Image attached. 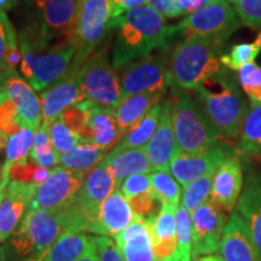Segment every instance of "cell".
<instances>
[{
  "mask_svg": "<svg viewBox=\"0 0 261 261\" xmlns=\"http://www.w3.org/2000/svg\"><path fill=\"white\" fill-rule=\"evenodd\" d=\"M108 29H116L117 35L113 47L112 63L115 69L140 57L151 55L158 48L166 47L178 32L168 27L165 17L143 6L110 19Z\"/></svg>",
  "mask_w": 261,
  "mask_h": 261,
  "instance_id": "obj_1",
  "label": "cell"
},
{
  "mask_svg": "<svg viewBox=\"0 0 261 261\" xmlns=\"http://www.w3.org/2000/svg\"><path fill=\"white\" fill-rule=\"evenodd\" d=\"M194 92L196 104L219 138L236 139L241 135L248 106L233 77L221 69Z\"/></svg>",
  "mask_w": 261,
  "mask_h": 261,
  "instance_id": "obj_2",
  "label": "cell"
},
{
  "mask_svg": "<svg viewBox=\"0 0 261 261\" xmlns=\"http://www.w3.org/2000/svg\"><path fill=\"white\" fill-rule=\"evenodd\" d=\"M64 232L57 212L31 208L0 248V261H33L54 246Z\"/></svg>",
  "mask_w": 261,
  "mask_h": 261,
  "instance_id": "obj_3",
  "label": "cell"
},
{
  "mask_svg": "<svg viewBox=\"0 0 261 261\" xmlns=\"http://www.w3.org/2000/svg\"><path fill=\"white\" fill-rule=\"evenodd\" d=\"M220 47L202 38H185L172 52L167 71L171 86L195 91L221 70Z\"/></svg>",
  "mask_w": 261,
  "mask_h": 261,
  "instance_id": "obj_4",
  "label": "cell"
},
{
  "mask_svg": "<svg viewBox=\"0 0 261 261\" xmlns=\"http://www.w3.org/2000/svg\"><path fill=\"white\" fill-rule=\"evenodd\" d=\"M169 102L179 154H203L220 144V138L192 98L172 86Z\"/></svg>",
  "mask_w": 261,
  "mask_h": 261,
  "instance_id": "obj_5",
  "label": "cell"
},
{
  "mask_svg": "<svg viewBox=\"0 0 261 261\" xmlns=\"http://www.w3.org/2000/svg\"><path fill=\"white\" fill-rule=\"evenodd\" d=\"M19 48L22 52V75L33 90L38 92H42L60 81L70 70L76 55L73 44L37 48L19 39Z\"/></svg>",
  "mask_w": 261,
  "mask_h": 261,
  "instance_id": "obj_6",
  "label": "cell"
},
{
  "mask_svg": "<svg viewBox=\"0 0 261 261\" xmlns=\"http://www.w3.org/2000/svg\"><path fill=\"white\" fill-rule=\"evenodd\" d=\"M40 22L19 35L32 46L50 47L57 44H73L75 22L80 0H34Z\"/></svg>",
  "mask_w": 261,
  "mask_h": 261,
  "instance_id": "obj_7",
  "label": "cell"
},
{
  "mask_svg": "<svg viewBox=\"0 0 261 261\" xmlns=\"http://www.w3.org/2000/svg\"><path fill=\"white\" fill-rule=\"evenodd\" d=\"M110 2L112 0H80L73 37V45L76 48L71 64L74 69H81L109 31Z\"/></svg>",
  "mask_w": 261,
  "mask_h": 261,
  "instance_id": "obj_8",
  "label": "cell"
},
{
  "mask_svg": "<svg viewBox=\"0 0 261 261\" xmlns=\"http://www.w3.org/2000/svg\"><path fill=\"white\" fill-rule=\"evenodd\" d=\"M240 27V18L226 0H212L210 4L182 19L175 29L185 38H202L223 45Z\"/></svg>",
  "mask_w": 261,
  "mask_h": 261,
  "instance_id": "obj_9",
  "label": "cell"
},
{
  "mask_svg": "<svg viewBox=\"0 0 261 261\" xmlns=\"http://www.w3.org/2000/svg\"><path fill=\"white\" fill-rule=\"evenodd\" d=\"M115 70L109 62L107 45L85 62L79 71V81L87 100L110 109L120 106L121 89Z\"/></svg>",
  "mask_w": 261,
  "mask_h": 261,
  "instance_id": "obj_10",
  "label": "cell"
},
{
  "mask_svg": "<svg viewBox=\"0 0 261 261\" xmlns=\"http://www.w3.org/2000/svg\"><path fill=\"white\" fill-rule=\"evenodd\" d=\"M167 67L162 56L140 57L116 69L122 99L146 92L165 93Z\"/></svg>",
  "mask_w": 261,
  "mask_h": 261,
  "instance_id": "obj_11",
  "label": "cell"
},
{
  "mask_svg": "<svg viewBox=\"0 0 261 261\" xmlns=\"http://www.w3.org/2000/svg\"><path fill=\"white\" fill-rule=\"evenodd\" d=\"M85 181L81 173L63 167L51 169L50 175L42 184L37 185L31 208L58 212L69 204Z\"/></svg>",
  "mask_w": 261,
  "mask_h": 261,
  "instance_id": "obj_12",
  "label": "cell"
},
{
  "mask_svg": "<svg viewBox=\"0 0 261 261\" xmlns=\"http://www.w3.org/2000/svg\"><path fill=\"white\" fill-rule=\"evenodd\" d=\"M192 259L213 255L219 252L226 219L211 198L191 214Z\"/></svg>",
  "mask_w": 261,
  "mask_h": 261,
  "instance_id": "obj_13",
  "label": "cell"
},
{
  "mask_svg": "<svg viewBox=\"0 0 261 261\" xmlns=\"http://www.w3.org/2000/svg\"><path fill=\"white\" fill-rule=\"evenodd\" d=\"M0 91L15 104L21 127L35 130L40 126L42 120L40 98L16 70H0Z\"/></svg>",
  "mask_w": 261,
  "mask_h": 261,
  "instance_id": "obj_14",
  "label": "cell"
},
{
  "mask_svg": "<svg viewBox=\"0 0 261 261\" xmlns=\"http://www.w3.org/2000/svg\"><path fill=\"white\" fill-rule=\"evenodd\" d=\"M79 71L70 68L60 81L40 93L42 121L51 123L67 108L86 100L80 86Z\"/></svg>",
  "mask_w": 261,
  "mask_h": 261,
  "instance_id": "obj_15",
  "label": "cell"
},
{
  "mask_svg": "<svg viewBox=\"0 0 261 261\" xmlns=\"http://www.w3.org/2000/svg\"><path fill=\"white\" fill-rule=\"evenodd\" d=\"M228 156H231L230 150L224 144H219L203 154L185 155L177 152L169 166V172L185 188L196 179L208 173H214Z\"/></svg>",
  "mask_w": 261,
  "mask_h": 261,
  "instance_id": "obj_16",
  "label": "cell"
},
{
  "mask_svg": "<svg viewBox=\"0 0 261 261\" xmlns=\"http://www.w3.org/2000/svg\"><path fill=\"white\" fill-rule=\"evenodd\" d=\"M34 184L10 181L0 203V244L4 243L23 219L34 198Z\"/></svg>",
  "mask_w": 261,
  "mask_h": 261,
  "instance_id": "obj_17",
  "label": "cell"
},
{
  "mask_svg": "<svg viewBox=\"0 0 261 261\" xmlns=\"http://www.w3.org/2000/svg\"><path fill=\"white\" fill-rule=\"evenodd\" d=\"M243 171L236 156H228L214 173L211 201L220 210L232 212L243 189Z\"/></svg>",
  "mask_w": 261,
  "mask_h": 261,
  "instance_id": "obj_18",
  "label": "cell"
},
{
  "mask_svg": "<svg viewBox=\"0 0 261 261\" xmlns=\"http://www.w3.org/2000/svg\"><path fill=\"white\" fill-rule=\"evenodd\" d=\"M83 103L86 109L87 120L86 128L80 136L81 140L109 150L114 143L122 138L117 126L115 109L97 106L87 99Z\"/></svg>",
  "mask_w": 261,
  "mask_h": 261,
  "instance_id": "obj_19",
  "label": "cell"
},
{
  "mask_svg": "<svg viewBox=\"0 0 261 261\" xmlns=\"http://www.w3.org/2000/svg\"><path fill=\"white\" fill-rule=\"evenodd\" d=\"M219 252L225 261H261L247 224L237 211L225 225Z\"/></svg>",
  "mask_w": 261,
  "mask_h": 261,
  "instance_id": "obj_20",
  "label": "cell"
},
{
  "mask_svg": "<svg viewBox=\"0 0 261 261\" xmlns=\"http://www.w3.org/2000/svg\"><path fill=\"white\" fill-rule=\"evenodd\" d=\"M144 150L152 171H169L172 160L178 152L169 102L162 104L159 126Z\"/></svg>",
  "mask_w": 261,
  "mask_h": 261,
  "instance_id": "obj_21",
  "label": "cell"
},
{
  "mask_svg": "<svg viewBox=\"0 0 261 261\" xmlns=\"http://www.w3.org/2000/svg\"><path fill=\"white\" fill-rule=\"evenodd\" d=\"M135 219V213L128 200L119 189H116L100 205L98 217L89 232L99 236L116 237L125 231Z\"/></svg>",
  "mask_w": 261,
  "mask_h": 261,
  "instance_id": "obj_22",
  "label": "cell"
},
{
  "mask_svg": "<svg viewBox=\"0 0 261 261\" xmlns=\"http://www.w3.org/2000/svg\"><path fill=\"white\" fill-rule=\"evenodd\" d=\"M237 212L247 224L253 243L261 256V173L247 169Z\"/></svg>",
  "mask_w": 261,
  "mask_h": 261,
  "instance_id": "obj_23",
  "label": "cell"
},
{
  "mask_svg": "<svg viewBox=\"0 0 261 261\" xmlns=\"http://www.w3.org/2000/svg\"><path fill=\"white\" fill-rule=\"evenodd\" d=\"M177 208L163 204L158 217L149 224L155 261H179Z\"/></svg>",
  "mask_w": 261,
  "mask_h": 261,
  "instance_id": "obj_24",
  "label": "cell"
},
{
  "mask_svg": "<svg viewBox=\"0 0 261 261\" xmlns=\"http://www.w3.org/2000/svg\"><path fill=\"white\" fill-rule=\"evenodd\" d=\"M116 248L125 261H155L148 221L136 217L125 231L115 237Z\"/></svg>",
  "mask_w": 261,
  "mask_h": 261,
  "instance_id": "obj_25",
  "label": "cell"
},
{
  "mask_svg": "<svg viewBox=\"0 0 261 261\" xmlns=\"http://www.w3.org/2000/svg\"><path fill=\"white\" fill-rule=\"evenodd\" d=\"M100 162L112 173L116 181V189H120L122 181L129 175L150 174L152 172V167L144 148L121 150V151L112 149Z\"/></svg>",
  "mask_w": 261,
  "mask_h": 261,
  "instance_id": "obj_26",
  "label": "cell"
},
{
  "mask_svg": "<svg viewBox=\"0 0 261 261\" xmlns=\"http://www.w3.org/2000/svg\"><path fill=\"white\" fill-rule=\"evenodd\" d=\"M162 96L163 93L146 92L122 99L115 110L117 126L121 137L135 128L148 115L150 110L160 103Z\"/></svg>",
  "mask_w": 261,
  "mask_h": 261,
  "instance_id": "obj_27",
  "label": "cell"
},
{
  "mask_svg": "<svg viewBox=\"0 0 261 261\" xmlns=\"http://www.w3.org/2000/svg\"><path fill=\"white\" fill-rule=\"evenodd\" d=\"M94 248L91 237L81 232H63L39 261H79Z\"/></svg>",
  "mask_w": 261,
  "mask_h": 261,
  "instance_id": "obj_28",
  "label": "cell"
},
{
  "mask_svg": "<svg viewBox=\"0 0 261 261\" xmlns=\"http://www.w3.org/2000/svg\"><path fill=\"white\" fill-rule=\"evenodd\" d=\"M106 151V149L99 148L92 143L81 142L71 151L60 155V165L65 169L85 175L99 165Z\"/></svg>",
  "mask_w": 261,
  "mask_h": 261,
  "instance_id": "obj_29",
  "label": "cell"
},
{
  "mask_svg": "<svg viewBox=\"0 0 261 261\" xmlns=\"http://www.w3.org/2000/svg\"><path fill=\"white\" fill-rule=\"evenodd\" d=\"M161 112L162 104H156L135 128L129 130L116 143L115 146H113V150L121 151V150L145 148V145L148 144L149 140L154 136L156 128H158Z\"/></svg>",
  "mask_w": 261,
  "mask_h": 261,
  "instance_id": "obj_30",
  "label": "cell"
},
{
  "mask_svg": "<svg viewBox=\"0 0 261 261\" xmlns=\"http://www.w3.org/2000/svg\"><path fill=\"white\" fill-rule=\"evenodd\" d=\"M240 150L250 156H261V106L248 112L241 128Z\"/></svg>",
  "mask_w": 261,
  "mask_h": 261,
  "instance_id": "obj_31",
  "label": "cell"
},
{
  "mask_svg": "<svg viewBox=\"0 0 261 261\" xmlns=\"http://www.w3.org/2000/svg\"><path fill=\"white\" fill-rule=\"evenodd\" d=\"M50 127L51 123L45 121L41 122L37 135H35L34 145H33L29 158L39 166L51 171V169L56 168V166L60 163V155L52 146Z\"/></svg>",
  "mask_w": 261,
  "mask_h": 261,
  "instance_id": "obj_32",
  "label": "cell"
},
{
  "mask_svg": "<svg viewBox=\"0 0 261 261\" xmlns=\"http://www.w3.org/2000/svg\"><path fill=\"white\" fill-rule=\"evenodd\" d=\"M35 130L28 127H22L17 133L11 136L5 146V163L3 168L10 171L12 165L29 158L34 145Z\"/></svg>",
  "mask_w": 261,
  "mask_h": 261,
  "instance_id": "obj_33",
  "label": "cell"
},
{
  "mask_svg": "<svg viewBox=\"0 0 261 261\" xmlns=\"http://www.w3.org/2000/svg\"><path fill=\"white\" fill-rule=\"evenodd\" d=\"M151 190L163 204L178 207L181 197L180 184L175 180L169 171H152L150 173Z\"/></svg>",
  "mask_w": 261,
  "mask_h": 261,
  "instance_id": "obj_34",
  "label": "cell"
},
{
  "mask_svg": "<svg viewBox=\"0 0 261 261\" xmlns=\"http://www.w3.org/2000/svg\"><path fill=\"white\" fill-rule=\"evenodd\" d=\"M261 54V31L252 42H242L231 48L226 55H221L220 62L231 70H240L246 64L253 63Z\"/></svg>",
  "mask_w": 261,
  "mask_h": 261,
  "instance_id": "obj_35",
  "label": "cell"
},
{
  "mask_svg": "<svg viewBox=\"0 0 261 261\" xmlns=\"http://www.w3.org/2000/svg\"><path fill=\"white\" fill-rule=\"evenodd\" d=\"M214 173H208L184 188L181 204L187 208L190 214L210 200Z\"/></svg>",
  "mask_w": 261,
  "mask_h": 261,
  "instance_id": "obj_36",
  "label": "cell"
},
{
  "mask_svg": "<svg viewBox=\"0 0 261 261\" xmlns=\"http://www.w3.org/2000/svg\"><path fill=\"white\" fill-rule=\"evenodd\" d=\"M175 219L179 261H192V220L190 213L181 203L177 208Z\"/></svg>",
  "mask_w": 261,
  "mask_h": 261,
  "instance_id": "obj_37",
  "label": "cell"
},
{
  "mask_svg": "<svg viewBox=\"0 0 261 261\" xmlns=\"http://www.w3.org/2000/svg\"><path fill=\"white\" fill-rule=\"evenodd\" d=\"M50 173V169L41 167L33 161L31 158H27L23 161L11 166L10 180L23 182V184L40 185L48 178Z\"/></svg>",
  "mask_w": 261,
  "mask_h": 261,
  "instance_id": "obj_38",
  "label": "cell"
},
{
  "mask_svg": "<svg viewBox=\"0 0 261 261\" xmlns=\"http://www.w3.org/2000/svg\"><path fill=\"white\" fill-rule=\"evenodd\" d=\"M238 71V81L248 96L250 107L261 106V67L255 62L246 64Z\"/></svg>",
  "mask_w": 261,
  "mask_h": 261,
  "instance_id": "obj_39",
  "label": "cell"
},
{
  "mask_svg": "<svg viewBox=\"0 0 261 261\" xmlns=\"http://www.w3.org/2000/svg\"><path fill=\"white\" fill-rule=\"evenodd\" d=\"M50 137L52 146L56 150L58 155L67 154L83 142L79 135H76L70 128H68L63 120H62L61 115L51 122Z\"/></svg>",
  "mask_w": 261,
  "mask_h": 261,
  "instance_id": "obj_40",
  "label": "cell"
},
{
  "mask_svg": "<svg viewBox=\"0 0 261 261\" xmlns=\"http://www.w3.org/2000/svg\"><path fill=\"white\" fill-rule=\"evenodd\" d=\"M128 203L136 217L142 218V219L148 221V224L151 223L158 217L163 205L162 201L154 194L152 190L130 198V200H128Z\"/></svg>",
  "mask_w": 261,
  "mask_h": 261,
  "instance_id": "obj_41",
  "label": "cell"
},
{
  "mask_svg": "<svg viewBox=\"0 0 261 261\" xmlns=\"http://www.w3.org/2000/svg\"><path fill=\"white\" fill-rule=\"evenodd\" d=\"M232 5L241 23L261 31V0H226Z\"/></svg>",
  "mask_w": 261,
  "mask_h": 261,
  "instance_id": "obj_42",
  "label": "cell"
},
{
  "mask_svg": "<svg viewBox=\"0 0 261 261\" xmlns=\"http://www.w3.org/2000/svg\"><path fill=\"white\" fill-rule=\"evenodd\" d=\"M17 35L6 12L0 11V70H5L6 52L10 47L17 46Z\"/></svg>",
  "mask_w": 261,
  "mask_h": 261,
  "instance_id": "obj_43",
  "label": "cell"
},
{
  "mask_svg": "<svg viewBox=\"0 0 261 261\" xmlns=\"http://www.w3.org/2000/svg\"><path fill=\"white\" fill-rule=\"evenodd\" d=\"M127 200L137 197V196L145 194L151 190V180L150 174H133L129 175L122 181L119 189Z\"/></svg>",
  "mask_w": 261,
  "mask_h": 261,
  "instance_id": "obj_44",
  "label": "cell"
},
{
  "mask_svg": "<svg viewBox=\"0 0 261 261\" xmlns=\"http://www.w3.org/2000/svg\"><path fill=\"white\" fill-rule=\"evenodd\" d=\"M62 120L67 125L68 128H70L76 135H83L84 129L86 128V109H85L84 103L81 102L76 106H71L64 110L61 114ZM81 138V137H80Z\"/></svg>",
  "mask_w": 261,
  "mask_h": 261,
  "instance_id": "obj_45",
  "label": "cell"
},
{
  "mask_svg": "<svg viewBox=\"0 0 261 261\" xmlns=\"http://www.w3.org/2000/svg\"><path fill=\"white\" fill-rule=\"evenodd\" d=\"M99 261H125L113 241L107 236L91 237Z\"/></svg>",
  "mask_w": 261,
  "mask_h": 261,
  "instance_id": "obj_46",
  "label": "cell"
},
{
  "mask_svg": "<svg viewBox=\"0 0 261 261\" xmlns=\"http://www.w3.org/2000/svg\"><path fill=\"white\" fill-rule=\"evenodd\" d=\"M148 6L163 17L177 18L185 15L178 0H149Z\"/></svg>",
  "mask_w": 261,
  "mask_h": 261,
  "instance_id": "obj_47",
  "label": "cell"
},
{
  "mask_svg": "<svg viewBox=\"0 0 261 261\" xmlns=\"http://www.w3.org/2000/svg\"><path fill=\"white\" fill-rule=\"evenodd\" d=\"M149 0H112V9H110V19L117 18L126 12L138 8H143L148 4Z\"/></svg>",
  "mask_w": 261,
  "mask_h": 261,
  "instance_id": "obj_48",
  "label": "cell"
},
{
  "mask_svg": "<svg viewBox=\"0 0 261 261\" xmlns=\"http://www.w3.org/2000/svg\"><path fill=\"white\" fill-rule=\"evenodd\" d=\"M212 0H178V3L184 10L185 15H191L194 12L203 8L207 4H210Z\"/></svg>",
  "mask_w": 261,
  "mask_h": 261,
  "instance_id": "obj_49",
  "label": "cell"
},
{
  "mask_svg": "<svg viewBox=\"0 0 261 261\" xmlns=\"http://www.w3.org/2000/svg\"><path fill=\"white\" fill-rule=\"evenodd\" d=\"M79 261H99V257H98V255H97L96 249L93 248V249L90 250L86 255H84L83 257H81Z\"/></svg>",
  "mask_w": 261,
  "mask_h": 261,
  "instance_id": "obj_50",
  "label": "cell"
},
{
  "mask_svg": "<svg viewBox=\"0 0 261 261\" xmlns=\"http://www.w3.org/2000/svg\"><path fill=\"white\" fill-rule=\"evenodd\" d=\"M197 261H225V260L220 255H215V254H213V255L198 257Z\"/></svg>",
  "mask_w": 261,
  "mask_h": 261,
  "instance_id": "obj_51",
  "label": "cell"
},
{
  "mask_svg": "<svg viewBox=\"0 0 261 261\" xmlns=\"http://www.w3.org/2000/svg\"><path fill=\"white\" fill-rule=\"evenodd\" d=\"M8 140H9V137L4 135L3 132H0V150L5 148L6 144H8Z\"/></svg>",
  "mask_w": 261,
  "mask_h": 261,
  "instance_id": "obj_52",
  "label": "cell"
},
{
  "mask_svg": "<svg viewBox=\"0 0 261 261\" xmlns=\"http://www.w3.org/2000/svg\"><path fill=\"white\" fill-rule=\"evenodd\" d=\"M5 192H6V188H2V187H0V203H2L3 198H4Z\"/></svg>",
  "mask_w": 261,
  "mask_h": 261,
  "instance_id": "obj_53",
  "label": "cell"
},
{
  "mask_svg": "<svg viewBox=\"0 0 261 261\" xmlns=\"http://www.w3.org/2000/svg\"><path fill=\"white\" fill-rule=\"evenodd\" d=\"M9 3H10V6L12 8V6H14L16 3H17V0H9Z\"/></svg>",
  "mask_w": 261,
  "mask_h": 261,
  "instance_id": "obj_54",
  "label": "cell"
},
{
  "mask_svg": "<svg viewBox=\"0 0 261 261\" xmlns=\"http://www.w3.org/2000/svg\"><path fill=\"white\" fill-rule=\"evenodd\" d=\"M0 179H2V168H0Z\"/></svg>",
  "mask_w": 261,
  "mask_h": 261,
  "instance_id": "obj_55",
  "label": "cell"
},
{
  "mask_svg": "<svg viewBox=\"0 0 261 261\" xmlns=\"http://www.w3.org/2000/svg\"><path fill=\"white\" fill-rule=\"evenodd\" d=\"M33 261H39V260H33Z\"/></svg>",
  "mask_w": 261,
  "mask_h": 261,
  "instance_id": "obj_56",
  "label": "cell"
}]
</instances>
